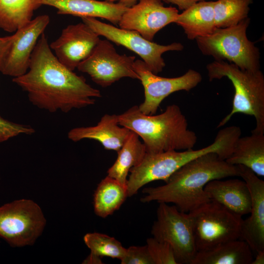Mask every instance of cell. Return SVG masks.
Segmentation results:
<instances>
[{
	"mask_svg": "<svg viewBox=\"0 0 264 264\" xmlns=\"http://www.w3.org/2000/svg\"><path fill=\"white\" fill-rule=\"evenodd\" d=\"M13 82L27 92L35 106L50 112H68L95 103L102 96L86 79L61 64L43 33L32 52L29 68Z\"/></svg>",
	"mask_w": 264,
	"mask_h": 264,
	"instance_id": "6da1fadb",
	"label": "cell"
},
{
	"mask_svg": "<svg viewBox=\"0 0 264 264\" xmlns=\"http://www.w3.org/2000/svg\"><path fill=\"white\" fill-rule=\"evenodd\" d=\"M239 176L237 165L228 163L216 153H209L191 160L173 174L161 186L145 188L140 198L172 203L180 211L191 212L211 200L204 190L210 181Z\"/></svg>",
	"mask_w": 264,
	"mask_h": 264,
	"instance_id": "7a4b0ae2",
	"label": "cell"
},
{
	"mask_svg": "<svg viewBox=\"0 0 264 264\" xmlns=\"http://www.w3.org/2000/svg\"><path fill=\"white\" fill-rule=\"evenodd\" d=\"M117 117L120 126L142 139L147 153L193 149L197 142L196 133L189 129L186 118L176 104L157 115L145 114L133 106Z\"/></svg>",
	"mask_w": 264,
	"mask_h": 264,
	"instance_id": "3957f363",
	"label": "cell"
},
{
	"mask_svg": "<svg viewBox=\"0 0 264 264\" xmlns=\"http://www.w3.org/2000/svg\"><path fill=\"white\" fill-rule=\"evenodd\" d=\"M239 137L238 130L233 126H229L218 132L212 144L200 149L146 153L140 163L130 171L127 182L128 197L136 194L141 188L149 182L159 180L166 181L184 164L204 154L216 153L225 160L231 154Z\"/></svg>",
	"mask_w": 264,
	"mask_h": 264,
	"instance_id": "277c9868",
	"label": "cell"
},
{
	"mask_svg": "<svg viewBox=\"0 0 264 264\" xmlns=\"http://www.w3.org/2000/svg\"><path fill=\"white\" fill-rule=\"evenodd\" d=\"M210 81L226 77L232 82L235 93L232 109L218 124L223 126L236 113L253 116L256 126L251 132L264 133V76L260 70L242 69L233 63L214 61L206 66Z\"/></svg>",
	"mask_w": 264,
	"mask_h": 264,
	"instance_id": "5b68a950",
	"label": "cell"
},
{
	"mask_svg": "<svg viewBox=\"0 0 264 264\" xmlns=\"http://www.w3.org/2000/svg\"><path fill=\"white\" fill-rule=\"evenodd\" d=\"M250 22L247 17L236 25L216 28L211 34L195 39L198 47L203 55L212 56L215 61H228L250 71L260 70L259 49L246 35Z\"/></svg>",
	"mask_w": 264,
	"mask_h": 264,
	"instance_id": "8992f818",
	"label": "cell"
},
{
	"mask_svg": "<svg viewBox=\"0 0 264 264\" xmlns=\"http://www.w3.org/2000/svg\"><path fill=\"white\" fill-rule=\"evenodd\" d=\"M197 252L240 239L242 217L210 201L190 212Z\"/></svg>",
	"mask_w": 264,
	"mask_h": 264,
	"instance_id": "52a82bcc",
	"label": "cell"
},
{
	"mask_svg": "<svg viewBox=\"0 0 264 264\" xmlns=\"http://www.w3.org/2000/svg\"><path fill=\"white\" fill-rule=\"evenodd\" d=\"M45 224L41 207L32 200H15L0 206V237L12 247L33 245Z\"/></svg>",
	"mask_w": 264,
	"mask_h": 264,
	"instance_id": "ba28073f",
	"label": "cell"
},
{
	"mask_svg": "<svg viewBox=\"0 0 264 264\" xmlns=\"http://www.w3.org/2000/svg\"><path fill=\"white\" fill-rule=\"evenodd\" d=\"M151 234L171 246L177 264H190L197 253L191 215L174 205L159 203Z\"/></svg>",
	"mask_w": 264,
	"mask_h": 264,
	"instance_id": "9c48e42d",
	"label": "cell"
},
{
	"mask_svg": "<svg viewBox=\"0 0 264 264\" xmlns=\"http://www.w3.org/2000/svg\"><path fill=\"white\" fill-rule=\"evenodd\" d=\"M81 18L83 22L99 36H103L109 41L122 45L138 55L148 68L155 74L161 72L165 66L162 57L164 53L169 51H180L184 48L179 43L168 45L157 44L145 39L135 31L118 28L101 22L95 18Z\"/></svg>",
	"mask_w": 264,
	"mask_h": 264,
	"instance_id": "30bf717a",
	"label": "cell"
},
{
	"mask_svg": "<svg viewBox=\"0 0 264 264\" xmlns=\"http://www.w3.org/2000/svg\"><path fill=\"white\" fill-rule=\"evenodd\" d=\"M135 60L134 56L118 54L108 40H100L77 68L88 74L97 85L106 88L124 77L139 80L133 67Z\"/></svg>",
	"mask_w": 264,
	"mask_h": 264,
	"instance_id": "8fae6325",
	"label": "cell"
},
{
	"mask_svg": "<svg viewBox=\"0 0 264 264\" xmlns=\"http://www.w3.org/2000/svg\"><path fill=\"white\" fill-rule=\"evenodd\" d=\"M133 67L140 77L144 90V100L138 108L147 115L154 114L163 100L171 94L180 90L188 91L195 88L202 79L199 72L192 69L177 77L158 76L140 60H135Z\"/></svg>",
	"mask_w": 264,
	"mask_h": 264,
	"instance_id": "7c38bea8",
	"label": "cell"
},
{
	"mask_svg": "<svg viewBox=\"0 0 264 264\" xmlns=\"http://www.w3.org/2000/svg\"><path fill=\"white\" fill-rule=\"evenodd\" d=\"M178 14L176 8L164 6L161 0H139L124 12L118 24L152 41L160 30L175 22Z\"/></svg>",
	"mask_w": 264,
	"mask_h": 264,
	"instance_id": "4fadbf2b",
	"label": "cell"
},
{
	"mask_svg": "<svg viewBox=\"0 0 264 264\" xmlns=\"http://www.w3.org/2000/svg\"><path fill=\"white\" fill-rule=\"evenodd\" d=\"M49 22L48 15H40L15 32L13 41L0 68V72L15 78L27 71L32 52Z\"/></svg>",
	"mask_w": 264,
	"mask_h": 264,
	"instance_id": "5bb4252c",
	"label": "cell"
},
{
	"mask_svg": "<svg viewBox=\"0 0 264 264\" xmlns=\"http://www.w3.org/2000/svg\"><path fill=\"white\" fill-rule=\"evenodd\" d=\"M100 40L99 36L82 22L67 25L49 46L59 62L73 71L89 56Z\"/></svg>",
	"mask_w": 264,
	"mask_h": 264,
	"instance_id": "9a60e30c",
	"label": "cell"
},
{
	"mask_svg": "<svg viewBox=\"0 0 264 264\" xmlns=\"http://www.w3.org/2000/svg\"><path fill=\"white\" fill-rule=\"evenodd\" d=\"M236 165L239 176L247 183L251 197L250 216L242 220L240 240L256 253L264 251V181L247 167Z\"/></svg>",
	"mask_w": 264,
	"mask_h": 264,
	"instance_id": "2e32d148",
	"label": "cell"
},
{
	"mask_svg": "<svg viewBox=\"0 0 264 264\" xmlns=\"http://www.w3.org/2000/svg\"><path fill=\"white\" fill-rule=\"evenodd\" d=\"M42 5L53 7L61 15L82 17L100 18L118 24L124 12L129 8L119 2L98 0H40Z\"/></svg>",
	"mask_w": 264,
	"mask_h": 264,
	"instance_id": "e0dca14e",
	"label": "cell"
},
{
	"mask_svg": "<svg viewBox=\"0 0 264 264\" xmlns=\"http://www.w3.org/2000/svg\"><path fill=\"white\" fill-rule=\"evenodd\" d=\"M204 190L211 201L218 203L235 214L242 217L250 213L251 195L243 180L214 179L205 186Z\"/></svg>",
	"mask_w": 264,
	"mask_h": 264,
	"instance_id": "ac0fdd59",
	"label": "cell"
},
{
	"mask_svg": "<svg viewBox=\"0 0 264 264\" xmlns=\"http://www.w3.org/2000/svg\"><path fill=\"white\" fill-rule=\"evenodd\" d=\"M131 130L119 125L117 115H104L96 125L70 130L68 138L78 142L85 139L99 141L108 150L118 152L129 136Z\"/></svg>",
	"mask_w": 264,
	"mask_h": 264,
	"instance_id": "d6986e66",
	"label": "cell"
},
{
	"mask_svg": "<svg viewBox=\"0 0 264 264\" xmlns=\"http://www.w3.org/2000/svg\"><path fill=\"white\" fill-rule=\"evenodd\" d=\"M214 1H198L178 14L175 23L183 29L191 40L211 34L216 28Z\"/></svg>",
	"mask_w": 264,
	"mask_h": 264,
	"instance_id": "ffe728a7",
	"label": "cell"
},
{
	"mask_svg": "<svg viewBox=\"0 0 264 264\" xmlns=\"http://www.w3.org/2000/svg\"><path fill=\"white\" fill-rule=\"evenodd\" d=\"M225 160L232 165L246 166L258 176H264V133L251 132L250 135L240 136Z\"/></svg>",
	"mask_w": 264,
	"mask_h": 264,
	"instance_id": "44dd1931",
	"label": "cell"
},
{
	"mask_svg": "<svg viewBox=\"0 0 264 264\" xmlns=\"http://www.w3.org/2000/svg\"><path fill=\"white\" fill-rule=\"evenodd\" d=\"M252 252L246 242L238 239L197 252L190 264H251Z\"/></svg>",
	"mask_w": 264,
	"mask_h": 264,
	"instance_id": "7402d4cb",
	"label": "cell"
},
{
	"mask_svg": "<svg viewBox=\"0 0 264 264\" xmlns=\"http://www.w3.org/2000/svg\"><path fill=\"white\" fill-rule=\"evenodd\" d=\"M117 157L107 171L108 176L127 185L130 170L140 163L146 153L143 143L135 132L130 134L120 150Z\"/></svg>",
	"mask_w": 264,
	"mask_h": 264,
	"instance_id": "603a6c76",
	"label": "cell"
},
{
	"mask_svg": "<svg viewBox=\"0 0 264 264\" xmlns=\"http://www.w3.org/2000/svg\"><path fill=\"white\" fill-rule=\"evenodd\" d=\"M127 197V185L107 176L99 183L94 193V212L106 218L118 210Z\"/></svg>",
	"mask_w": 264,
	"mask_h": 264,
	"instance_id": "cb8c5ba5",
	"label": "cell"
},
{
	"mask_svg": "<svg viewBox=\"0 0 264 264\" xmlns=\"http://www.w3.org/2000/svg\"><path fill=\"white\" fill-rule=\"evenodd\" d=\"M41 6L40 0H0V28L16 32L33 19Z\"/></svg>",
	"mask_w": 264,
	"mask_h": 264,
	"instance_id": "d4e9b609",
	"label": "cell"
},
{
	"mask_svg": "<svg viewBox=\"0 0 264 264\" xmlns=\"http://www.w3.org/2000/svg\"><path fill=\"white\" fill-rule=\"evenodd\" d=\"M254 0H217L214 10L216 28L237 24L248 17L249 6Z\"/></svg>",
	"mask_w": 264,
	"mask_h": 264,
	"instance_id": "484cf974",
	"label": "cell"
},
{
	"mask_svg": "<svg viewBox=\"0 0 264 264\" xmlns=\"http://www.w3.org/2000/svg\"><path fill=\"white\" fill-rule=\"evenodd\" d=\"M85 243L91 254L102 258L106 256L120 260L126 253V248L115 238L97 232L88 233L84 237Z\"/></svg>",
	"mask_w": 264,
	"mask_h": 264,
	"instance_id": "4316f807",
	"label": "cell"
},
{
	"mask_svg": "<svg viewBox=\"0 0 264 264\" xmlns=\"http://www.w3.org/2000/svg\"><path fill=\"white\" fill-rule=\"evenodd\" d=\"M146 245L154 264H177L171 246L154 237L148 238Z\"/></svg>",
	"mask_w": 264,
	"mask_h": 264,
	"instance_id": "83f0119b",
	"label": "cell"
},
{
	"mask_svg": "<svg viewBox=\"0 0 264 264\" xmlns=\"http://www.w3.org/2000/svg\"><path fill=\"white\" fill-rule=\"evenodd\" d=\"M35 132L29 125L16 123L0 115V143L20 134L30 135Z\"/></svg>",
	"mask_w": 264,
	"mask_h": 264,
	"instance_id": "f1b7e54d",
	"label": "cell"
},
{
	"mask_svg": "<svg viewBox=\"0 0 264 264\" xmlns=\"http://www.w3.org/2000/svg\"><path fill=\"white\" fill-rule=\"evenodd\" d=\"M120 261L121 264H154L146 244L126 248V254Z\"/></svg>",
	"mask_w": 264,
	"mask_h": 264,
	"instance_id": "f546056e",
	"label": "cell"
},
{
	"mask_svg": "<svg viewBox=\"0 0 264 264\" xmlns=\"http://www.w3.org/2000/svg\"><path fill=\"white\" fill-rule=\"evenodd\" d=\"M14 39V35L0 37V68Z\"/></svg>",
	"mask_w": 264,
	"mask_h": 264,
	"instance_id": "4dcf8cb0",
	"label": "cell"
},
{
	"mask_svg": "<svg viewBox=\"0 0 264 264\" xmlns=\"http://www.w3.org/2000/svg\"><path fill=\"white\" fill-rule=\"evenodd\" d=\"M167 3H172L177 6L179 9L184 10L195 3L205 0H162Z\"/></svg>",
	"mask_w": 264,
	"mask_h": 264,
	"instance_id": "1f68e13d",
	"label": "cell"
},
{
	"mask_svg": "<svg viewBox=\"0 0 264 264\" xmlns=\"http://www.w3.org/2000/svg\"><path fill=\"white\" fill-rule=\"evenodd\" d=\"M100 257L90 253L83 261L82 264H103Z\"/></svg>",
	"mask_w": 264,
	"mask_h": 264,
	"instance_id": "d6a6232c",
	"label": "cell"
},
{
	"mask_svg": "<svg viewBox=\"0 0 264 264\" xmlns=\"http://www.w3.org/2000/svg\"><path fill=\"white\" fill-rule=\"evenodd\" d=\"M264 264V251H260L256 253L255 259L253 258L251 264Z\"/></svg>",
	"mask_w": 264,
	"mask_h": 264,
	"instance_id": "836d02e7",
	"label": "cell"
},
{
	"mask_svg": "<svg viewBox=\"0 0 264 264\" xmlns=\"http://www.w3.org/2000/svg\"><path fill=\"white\" fill-rule=\"evenodd\" d=\"M106 1L110 2H117L121 3L126 6L130 7L136 3L138 0H105Z\"/></svg>",
	"mask_w": 264,
	"mask_h": 264,
	"instance_id": "e575fe53",
	"label": "cell"
}]
</instances>
